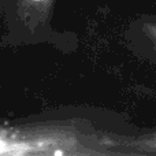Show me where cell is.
<instances>
[{
  "label": "cell",
  "mask_w": 156,
  "mask_h": 156,
  "mask_svg": "<svg viewBox=\"0 0 156 156\" xmlns=\"http://www.w3.org/2000/svg\"><path fill=\"white\" fill-rule=\"evenodd\" d=\"M143 30L147 34V37L156 45V23H145L143 26Z\"/></svg>",
  "instance_id": "obj_1"
},
{
  "label": "cell",
  "mask_w": 156,
  "mask_h": 156,
  "mask_svg": "<svg viewBox=\"0 0 156 156\" xmlns=\"http://www.w3.org/2000/svg\"><path fill=\"white\" fill-rule=\"evenodd\" d=\"M30 2H33V3H48L49 0H30Z\"/></svg>",
  "instance_id": "obj_2"
},
{
  "label": "cell",
  "mask_w": 156,
  "mask_h": 156,
  "mask_svg": "<svg viewBox=\"0 0 156 156\" xmlns=\"http://www.w3.org/2000/svg\"><path fill=\"white\" fill-rule=\"evenodd\" d=\"M154 148H155V149H156V143H155V144H154Z\"/></svg>",
  "instance_id": "obj_3"
}]
</instances>
